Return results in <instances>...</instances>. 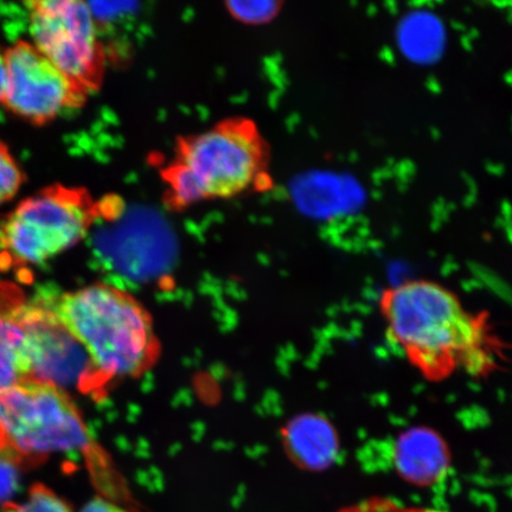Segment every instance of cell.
<instances>
[{
	"label": "cell",
	"mask_w": 512,
	"mask_h": 512,
	"mask_svg": "<svg viewBox=\"0 0 512 512\" xmlns=\"http://www.w3.org/2000/svg\"><path fill=\"white\" fill-rule=\"evenodd\" d=\"M337 512H446L431 508L408 507L390 497L374 496L348 505Z\"/></svg>",
	"instance_id": "cell-17"
},
{
	"label": "cell",
	"mask_w": 512,
	"mask_h": 512,
	"mask_svg": "<svg viewBox=\"0 0 512 512\" xmlns=\"http://www.w3.org/2000/svg\"><path fill=\"white\" fill-rule=\"evenodd\" d=\"M6 89L2 104L31 124L44 125L85 104L87 92L64 75L34 44L19 41L4 54Z\"/></svg>",
	"instance_id": "cell-8"
},
{
	"label": "cell",
	"mask_w": 512,
	"mask_h": 512,
	"mask_svg": "<svg viewBox=\"0 0 512 512\" xmlns=\"http://www.w3.org/2000/svg\"><path fill=\"white\" fill-rule=\"evenodd\" d=\"M101 208L86 189L61 184L38 192L0 220V270L43 264L78 245Z\"/></svg>",
	"instance_id": "cell-5"
},
{
	"label": "cell",
	"mask_w": 512,
	"mask_h": 512,
	"mask_svg": "<svg viewBox=\"0 0 512 512\" xmlns=\"http://www.w3.org/2000/svg\"><path fill=\"white\" fill-rule=\"evenodd\" d=\"M3 452H4V440H3L2 432H0V454H2Z\"/></svg>",
	"instance_id": "cell-20"
},
{
	"label": "cell",
	"mask_w": 512,
	"mask_h": 512,
	"mask_svg": "<svg viewBox=\"0 0 512 512\" xmlns=\"http://www.w3.org/2000/svg\"><path fill=\"white\" fill-rule=\"evenodd\" d=\"M285 446L294 464L311 472L328 470L341 453V440L334 425L317 414H305L287 425Z\"/></svg>",
	"instance_id": "cell-12"
},
{
	"label": "cell",
	"mask_w": 512,
	"mask_h": 512,
	"mask_svg": "<svg viewBox=\"0 0 512 512\" xmlns=\"http://www.w3.org/2000/svg\"><path fill=\"white\" fill-rule=\"evenodd\" d=\"M42 298L86 349L105 387L155 366L160 345L152 318L132 294L96 283Z\"/></svg>",
	"instance_id": "cell-2"
},
{
	"label": "cell",
	"mask_w": 512,
	"mask_h": 512,
	"mask_svg": "<svg viewBox=\"0 0 512 512\" xmlns=\"http://www.w3.org/2000/svg\"><path fill=\"white\" fill-rule=\"evenodd\" d=\"M25 181L16 159L12 157L8 146L0 140V206L17 195Z\"/></svg>",
	"instance_id": "cell-15"
},
{
	"label": "cell",
	"mask_w": 512,
	"mask_h": 512,
	"mask_svg": "<svg viewBox=\"0 0 512 512\" xmlns=\"http://www.w3.org/2000/svg\"><path fill=\"white\" fill-rule=\"evenodd\" d=\"M380 313L389 341L425 380L464 373L488 379L503 369L507 345L488 312H473L439 283L409 279L383 290Z\"/></svg>",
	"instance_id": "cell-1"
},
{
	"label": "cell",
	"mask_w": 512,
	"mask_h": 512,
	"mask_svg": "<svg viewBox=\"0 0 512 512\" xmlns=\"http://www.w3.org/2000/svg\"><path fill=\"white\" fill-rule=\"evenodd\" d=\"M28 6L36 49L83 91L98 89L106 57L88 5L76 0H43Z\"/></svg>",
	"instance_id": "cell-6"
},
{
	"label": "cell",
	"mask_w": 512,
	"mask_h": 512,
	"mask_svg": "<svg viewBox=\"0 0 512 512\" xmlns=\"http://www.w3.org/2000/svg\"><path fill=\"white\" fill-rule=\"evenodd\" d=\"M392 463L403 482L430 489L444 482L452 466V452L446 439L428 426H413L395 439Z\"/></svg>",
	"instance_id": "cell-9"
},
{
	"label": "cell",
	"mask_w": 512,
	"mask_h": 512,
	"mask_svg": "<svg viewBox=\"0 0 512 512\" xmlns=\"http://www.w3.org/2000/svg\"><path fill=\"white\" fill-rule=\"evenodd\" d=\"M80 512H130L118 503L108 501L106 498H95L83 507Z\"/></svg>",
	"instance_id": "cell-18"
},
{
	"label": "cell",
	"mask_w": 512,
	"mask_h": 512,
	"mask_svg": "<svg viewBox=\"0 0 512 512\" xmlns=\"http://www.w3.org/2000/svg\"><path fill=\"white\" fill-rule=\"evenodd\" d=\"M0 457L16 466L40 465L57 452L91 454L94 445L66 390L27 380L0 393Z\"/></svg>",
	"instance_id": "cell-4"
},
{
	"label": "cell",
	"mask_w": 512,
	"mask_h": 512,
	"mask_svg": "<svg viewBox=\"0 0 512 512\" xmlns=\"http://www.w3.org/2000/svg\"><path fill=\"white\" fill-rule=\"evenodd\" d=\"M304 213L320 221H342L360 215L368 203L366 185L345 171H315L298 183Z\"/></svg>",
	"instance_id": "cell-10"
},
{
	"label": "cell",
	"mask_w": 512,
	"mask_h": 512,
	"mask_svg": "<svg viewBox=\"0 0 512 512\" xmlns=\"http://www.w3.org/2000/svg\"><path fill=\"white\" fill-rule=\"evenodd\" d=\"M270 151L254 121L229 118L178 140L162 170L171 209L229 200L265 183Z\"/></svg>",
	"instance_id": "cell-3"
},
{
	"label": "cell",
	"mask_w": 512,
	"mask_h": 512,
	"mask_svg": "<svg viewBox=\"0 0 512 512\" xmlns=\"http://www.w3.org/2000/svg\"><path fill=\"white\" fill-rule=\"evenodd\" d=\"M394 41L403 59L414 66L431 67L445 56L450 34L438 12L414 8L396 23Z\"/></svg>",
	"instance_id": "cell-11"
},
{
	"label": "cell",
	"mask_w": 512,
	"mask_h": 512,
	"mask_svg": "<svg viewBox=\"0 0 512 512\" xmlns=\"http://www.w3.org/2000/svg\"><path fill=\"white\" fill-rule=\"evenodd\" d=\"M6 89V68L4 55L0 54V104L3 102Z\"/></svg>",
	"instance_id": "cell-19"
},
{
	"label": "cell",
	"mask_w": 512,
	"mask_h": 512,
	"mask_svg": "<svg viewBox=\"0 0 512 512\" xmlns=\"http://www.w3.org/2000/svg\"><path fill=\"white\" fill-rule=\"evenodd\" d=\"M2 512H74L70 505L43 484L32 485L24 501L8 502Z\"/></svg>",
	"instance_id": "cell-14"
},
{
	"label": "cell",
	"mask_w": 512,
	"mask_h": 512,
	"mask_svg": "<svg viewBox=\"0 0 512 512\" xmlns=\"http://www.w3.org/2000/svg\"><path fill=\"white\" fill-rule=\"evenodd\" d=\"M281 3L258 0V2H229L228 11L234 18L247 24H264L277 17Z\"/></svg>",
	"instance_id": "cell-16"
},
{
	"label": "cell",
	"mask_w": 512,
	"mask_h": 512,
	"mask_svg": "<svg viewBox=\"0 0 512 512\" xmlns=\"http://www.w3.org/2000/svg\"><path fill=\"white\" fill-rule=\"evenodd\" d=\"M25 302L17 286L0 284V393L30 380L25 338L18 322Z\"/></svg>",
	"instance_id": "cell-13"
},
{
	"label": "cell",
	"mask_w": 512,
	"mask_h": 512,
	"mask_svg": "<svg viewBox=\"0 0 512 512\" xmlns=\"http://www.w3.org/2000/svg\"><path fill=\"white\" fill-rule=\"evenodd\" d=\"M18 322L25 338L30 380L85 394L105 388L86 349L42 297L24 303Z\"/></svg>",
	"instance_id": "cell-7"
}]
</instances>
